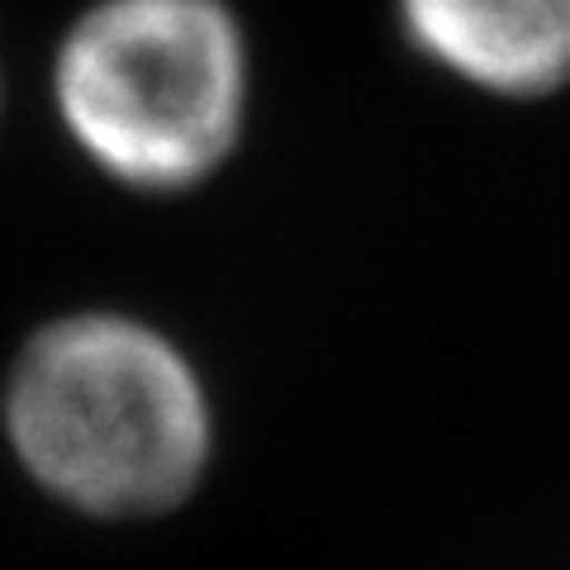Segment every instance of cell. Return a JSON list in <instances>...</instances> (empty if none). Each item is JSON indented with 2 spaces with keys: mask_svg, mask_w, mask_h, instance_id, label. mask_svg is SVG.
Masks as SVG:
<instances>
[{
  "mask_svg": "<svg viewBox=\"0 0 570 570\" xmlns=\"http://www.w3.org/2000/svg\"><path fill=\"white\" fill-rule=\"evenodd\" d=\"M0 124H6V67H0Z\"/></svg>",
  "mask_w": 570,
  "mask_h": 570,
  "instance_id": "obj_4",
  "label": "cell"
},
{
  "mask_svg": "<svg viewBox=\"0 0 570 570\" xmlns=\"http://www.w3.org/2000/svg\"><path fill=\"white\" fill-rule=\"evenodd\" d=\"M257 105L234 0H86L48 52V110L105 186L176 200L219 181Z\"/></svg>",
  "mask_w": 570,
  "mask_h": 570,
  "instance_id": "obj_2",
  "label": "cell"
},
{
  "mask_svg": "<svg viewBox=\"0 0 570 570\" xmlns=\"http://www.w3.org/2000/svg\"><path fill=\"white\" fill-rule=\"evenodd\" d=\"M0 448L52 509L142 528L205 490L219 461V404L195 352L157 318L67 305L6 356Z\"/></svg>",
  "mask_w": 570,
  "mask_h": 570,
  "instance_id": "obj_1",
  "label": "cell"
},
{
  "mask_svg": "<svg viewBox=\"0 0 570 570\" xmlns=\"http://www.w3.org/2000/svg\"><path fill=\"white\" fill-rule=\"evenodd\" d=\"M404 48L485 100L570 91V0H390Z\"/></svg>",
  "mask_w": 570,
  "mask_h": 570,
  "instance_id": "obj_3",
  "label": "cell"
}]
</instances>
